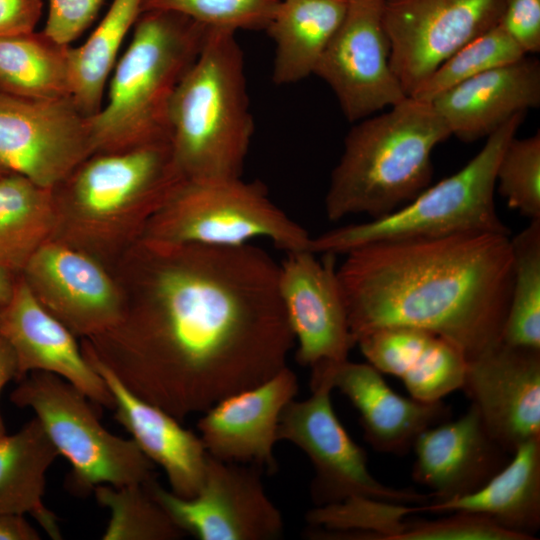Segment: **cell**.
<instances>
[{
  "mask_svg": "<svg viewBox=\"0 0 540 540\" xmlns=\"http://www.w3.org/2000/svg\"><path fill=\"white\" fill-rule=\"evenodd\" d=\"M110 271L123 316L80 345L180 422L287 366L295 339L264 250L139 239Z\"/></svg>",
  "mask_w": 540,
  "mask_h": 540,
  "instance_id": "1",
  "label": "cell"
},
{
  "mask_svg": "<svg viewBox=\"0 0 540 540\" xmlns=\"http://www.w3.org/2000/svg\"><path fill=\"white\" fill-rule=\"evenodd\" d=\"M344 255L337 275L355 345L393 326L433 332L467 360L501 342L513 276L510 234L379 242Z\"/></svg>",
  "mask_w": 540,
  "mask_h": 540,
  "instance_id": "2",
  "label": "cell"
},
{
  "mask_svg": "<svg viewBox=\"0 0 540 540\" xmlns=\"http://www.w3.org/2000/svg\"><path fill=\"white\" fill-rule=\"evenodd\" d=\"M183 179L170 142L95 152L52 188V239L111 270Z\"/></svg>",
  "mask_w": 540,
  "mask_h": 540,
  "instance_id": "3",
  "label": "cell"
},
{
  "mask_svg": "<svg viewBox=\"0 0 540 540\" xmlns=\"http://www.w3.org/2000/svg\"><path fill=\"white\" fill-rule=\"evenodd\" d=\"M450 136L432 103L412 96L353 123L331 172L327 218H379L411 201L430 185L432 153Z\"/></svg>",
  "mask_w": 540,
  "mask_h": 540,
  "instance_id": "4",
  "label": "cell"
},
{
  "mask_svg": "<svg viewBox=\"0 0 540 540\" xmlns=\"http://www.w3.org/2000/svg\"><path fill=\"white\" fill-rule=\"evenodd\" d=\"M209 29L175 12L140 13L110 75L100 110L87 117L93 153L170 142L173 96Z\"/></svg>",
  "mask_w": 540,
  "mask_h": 540,
  "instance_id": "5",
  "label": "cell"
},
{
  "mask_svg": "<svg viewBox=\"0 0 540 540\" xmlns=\"http://www.w3.org/2000/svg\"><path fill=\"white\" fill-rule=\"evenodd\" d=\"M170 145L186 179L240 178L254 133L236 31L210 27L170 106Z\"/></svg>",
  "mask_w": 540,
  "mask_h": 540,
  "instance_id": "6",
  "label": "cell"
},
{
  "mask_svg": "<svg viewBox=\"0 0 540 540\" xmlns=\"http://www.w3.org/2000/svg\"><path fill=\"white\" fill-rule=\"evenodd\" d=\"M525 114H518L486 138L459 171L429 185L411 201L383 217L349 224L310 240L315 254H346L368 244L437 238L463 233H504L508 227L495 205L496 169Z\"/></svg>",
  "mask_w": 540,
  "mask_h": 540,
  "instance_id": "7",
  "label": "cell"
},
{
  "mask_svg": "<svg viewBox=\"0 0 540 540\" xmlns=\"http://www.w3.org/2000/svg\"><path fill=\"white\" fill-rule=\"evenodd\" d=\"M265 238L286 252L306 250L311 237L274 204L259 182L186 179L147 223L140 239L166 244L235 247Z\"/></svg>",
  "mask_w": 540,
  "mask_h": 540,
  "instance_id": "8",
  "label": "cell"
},
{
  "mask_svg": "<svg viewBox=\"0 0 540 540\" xmlns=\"http://www.w3.org/2000/svg\"><path fill=\"white\" fill-rule=\"evenodd\" d=\"M10 401L30 408L50 440L71 464L68 487L86 495L101 484L114 487L154 479V463L136 442L110 433L89 398L53 373L33 371L20 379Z\"/></svg>",
  "mask_w": 540,
  "mask_h": 540,
  "instance_id": "9",
  "label": "cell"
},
{
  "mask_svg": "<svg viewBox=\"0 0 540 540\" xmlns=\"http://www.w3.org/2000/svg\"><path fill=\"white\" fill-rule=\"evenodd\" d=\"M311 395L292 399L283 409L277 431L278 441H287L302 450L312 463L310 485L316 507L341 503L350 498H366L396 504H427L432 494L397 489L380 483L368 469L367 456L349 436L331 403L325 383L311 385Z\"/></svg>",
  "mask_w": 540,
  "mask_h": 540,
  "instance_id": "10",
  "label": "cell"
},
{
  "mask_svg": "<svg viewBox=\"0 0 540 540\" xmlns=\"http://www.w3.org/2000/svg\"><path fill=\"white\" fill-rule=\"evenodd\" d=\"M262 469L207 457L203 482L192 498L148 486L172 520L199 540H273L282 536L280 510L268 496Z\"/></svg>",
  "mask_w": 540,
  "mask_h": 540,
  "instance_id": "11",
  "label": "cell"
},
{
  "mask_svg": "<svg viewBox=\"0 0 540 540\" xmlns=\"http://www.w3.org/2000/svg\"><path fill=\"white\" fill-rule=\"evenodd\" d=\"M504 0H383L390 64L410 96L449 56L499 24Z\"/></svg>",
  "mask_w": 540,
  "mask_h": 540,
  "instance_id": "12",
  "label": "cell"
},
{
  "mask_svg": "<svg viewBox=\"0 0 540 540\" xmlns=\"http://www.w3.org/2000/svg\"><path fill=\"white\" fill-rule=\"evenodd\" d=\"M382 6L383 0H349L314 71L331 88L351 123L407 97L390 64Z\"/></svg>",
  "mask_w": 540,
  "mask_h": 540,
  "instance_id": "13",
  "label": "cell"
},
{
  "mask_svg": "<svg viewBox=\"0 0 540 540\" xmlns=\"http://www.w3.org/2000/svg\"><path fill=\"white\" fill-rule=\"evenodd\" d=\"M93 154L87 117L71 98L0 94V164L47 188Z\"/></svg>",
  "mask_w": 540,
  "mask_h": 540,
  "instance_id": "14",
  "label": "cell"
},
{
  "mask_svg": "<svg viewBox=\"0 0 540 540\" xmlns=\"http://www.w3.org/2000/svg\"><path fill=\"white\" fill-rule=\"evenodd\" d=\"M21 275L38 302L80 340L112 329L123 316L124 296L112 272L64 243L47 241Z\"/></svg>",
  "mask_w": 540,
  "mask_h": 540,
  "instance_id": "15",
  "label": "cell"
},
{
  "mask_svg": "<svg viewBox=\"0 0 540 540\" xmlns=\"http://www.w3.org/2000/svg\"><path fill=\"white\" fill-rule=\"evenodd\" d=\"M287 252L279 265L278 289L295 343L296 359L310 369L348 359L355 346L341 291L336 255Z\"/></svg>",
  "mask_w": 540,
  "mask_h": 540,
  "instance_id": "16",
  "label": "cell"
},
{
  "mask_svg": "<svg viewBox=\"0 0 540 540\" xmlns=\"http://www.w3.org/2000/svg\"><path fill=\"white\" fill-rule=\"evenodd\" d=\"M508 453L540 437V350L502 341L467 360L462 388Z\"/></svg>",
  "mask_w": 540,
  "mask_h": 540,
  "instance_id": "17",
  "label": "cell"
},
{
  "mask_svg": "<svg viewBox=\"0 0 540 540\" xmlns=\"http://www.w3.org/2000/svg\"><path fill=\"white\" fill-rule=\"evenodd\" d=\"M0 337L15 354L16 381L33 371L53 373L94 405L114 409L106 382L85 358L77 338L38 302L21 274L10 298L0 304Z\"/></svg>",
  "mask_w": 540,
  "mask_h": 540,
  "instance_id": "18",
  "label": "cell"
},
{
  "mask_svg": "<svg viewBox=\"0 0 540 540\" xmlns=\"http://www.w3.org/2000/svg\"><path fill=\"white\" fill-rule=\"evenodd\" d=\"M297 392V376L285 366L265 382L217 402L197 422L207 454L276 472L280 415Z\"/></svg>",
  "mask_w": 540,
  "mask_h": 540,
  "instance_id": "19",
  "label": "cell"
},
{
  "mask_svg": "<svg viewBox=\"0 0 540 540\" xmlns=\"http://www.w3.org/2000/svg\"><path fill=\"white\" fill-rule=\"evenodd\" d=\"M325 383L353 404L367 442L377 451L406 454L418 435L450 417L442 401L422 402L397 394L382 373L369 363L348 359L322 363L311 369L310 386Z\"/></svg>",
  "mask_w": 540,
  "mask_h": 540,
  "instance_id": "20",
  "label": "cell"
},
{
  "mask_svg": "<svg viewBox=\"0 0 540 540\" xmlns=\"http://www.w3.org/2000/svg\"><path fill=\"white\" fill-rule=\"evenodd\" d=\"M412 448L415 453L412 477L431 490V502L478 490L512 456L489 435L472 404L458 419L422 431Z\"/></svg>",
  "mask_w": 540,
  "mask_h": 540,
  "instance_id": "21",
  "label": "cell"
},
{
  "mask_svg": "<svg viewBox=\"0 0 540 540\" xmlns=\"http://www.w3.org/2000/svg\"><path fill=\"white\" fill-rule=\"evenodd\" d=\"M81 349L114 398V419L129 432L147 458L163 469L172 493L181 498L194 497L203 482L208 457L199 435L131 393L94 355L82 346Z\"/></svg>",
  "mask_w": 540,
  "mask_h": 540,
  "instance_id": "22",
  "label": "cell"
},
{
  "mask_svg": "<svg viewBox=\"0 0 540 540\" xmlns=\"http://www.w3.org/2000/svg\"><path fill=\"white\" fill-rule=\"evenodd\" d=\"M451 136L487 138L508 120L540 105V62L525 56L479 74L431 101Z\"/></svg>",
  "mask_w": 540,
  "mask_h": 540,
  "instance_id": "23",
  "label": "cell"
},
{
  "mask_svg": "<svg viewBox=\"0 0 540 540\" xmlns=\"http://www.w3.org/2000/svg\"><path fill=\"white\" fill-rule=\"evenodd\" d=\"M356 345L379 372L401 379L416 400L441 401L462 388L465 355L433 332L405 326L384 327L361 336Z\"/></svg>",
  "mask_w": 540,
  "mask_h": 540,
  "instance_id": "24",
  "label": "cell"
},
{
  "mask_svg": "<svg viewBox=\"0 0 540 540\" xmlns=\"http://www.w3.org/2000/svg\"><path fill=\"white\" fill-rule=\"evenodd\" d=\"M416 513H471L484 516L523 540L540 527V437L521 444L486 484L467 495L415 506Z\"/></svg>",
  "mask_w": 540,
  "mask_h": 540,
  "instance_id": "25",
  "label": "cell"
},
{
  "mask_svg": "<svg viewBox=\"0 0 540 540\" xmlns=\"http://www.w3.org/2000/svg\"><path fill=\"white\" fill-rule=\"evenodd\" d=\"M349 0H281L265 29L274 42L272 80L290 85L314 74Z\"/></svg>",
  "mask_w": 540,
  "mask_h": 540,
  "instance_id": "26",
  "label": "cell"
},
{
  "mask_svg": "<svg viewBox=\"0 0 540 540\" xmlns=\"http://www.w3.org/2000/svg\"><path fill=\"white\" fill-rule=\"evenodd\" d=\"M58 456L36 417L0 437V514H29L53 539L61 538L58 519L43 497L47 471Z\"/></svg>",
  "mask_w": 540,
  "mask_h": 540,
  "instance_id": "27",
  "label": "cell"
},
{
  "mask_svg": "<svg viewBox=\"0 0 540 540\" xmlns=\"http://www.w3.org/2000/svg\"><path fill=\"white\" fill-rule=\"evenodd\" d=\"M52 188L8 171L0 176V270L22 273L36 251L52 239Z\"/></svg>",
  "mask_w": 540,
  "mask_h": 540,
  "instance_id": "28",
  "label": "cell"
},
{
  "mask_svg": "<svg viewBox=\"0 0 540 540\" xmlns=\"http://www.w3.org/2000/svg\"><path fill=\"white\" fill-rule=\"evenodd\" d=\"M71 47L36 30L0 37V94L71 98Z\"/></svg>",
  "mask_w": 540,
  "mask_h": 540,
  "instance_id": "29",
  "label": "cell"
},
{
  "mask_svg": "<svg viewBox=\"0 0 540 540\" xmlns=\"http://www.w3.org/2000/svg\"><path fill=\"white\" fill-rule=\"evenodd\" d=\"M143 0H113L105 16L84 44L71 47V99L86 117L104 101L110 75L125 37L141 13Z\"/></svg>",
  "mask_w": 540,
  "mask_h": 540,
  "instance_id": "30",
  "label": "cell"
},
{
  "mask_svg": "<svg viewBox=\"0 0 540 540\" xmlns=\"http://www.w3.org/2000/svg\"><path fill=\"white\" fill-rule=\"evenodd\" d=\"M511 244L512 287L501 341L540 350V220H531Z\"/></svg>",
  "mask_w": 540,
  "mask_h": 540,
  "instance_id": "31",
  "label": "cell"
},
{
  "mask_svg": "<svg viewBox=\"0 0 540 540\" xmlns=\"http://www.w3.org/2000/svg\"><path fill=\"white\" fill-rule=\"evenodd\" d=\"M93 493L110 512L102 540H176L186 535L155 499L148 482L121 487L101 484Z\"/></svg>",
  "mask_w": 540,
  "mask_h": 540,
  "instance_id": "32",
  "label": "cell"
},
{
  "mask_svg": "<svg viewBox=\"0 0 540 540\" xmlns=\"http://www.w3.org/2000/svg\"><path fill=\"white\" fill-rule=\"evenodd\" d=\"M527 54L499 24L472 39L443 61L410 95L431 102L445 91Z\"/></svg>",
  "mask_w": 540,
  "mask_h": 540,
  "instance_id": "33",
  "label": "cell"
},
{
  "mask_svg": "<svg viewBox=\"0 0 540 540\" xmlns=\"http://www.w3.org/2000/svg\"><path fill=\"white\" fill-rule=\"evenodd\" d=\"M496 189L509 208L540 220V132L516 135L507 143L496 169Z\"/></svg>",
  "mask_w": 540,
  "mask_h": 540,
  "instance_id": "34",
  "label": "cell"
},
{
  "mask_svg": "<svg viewBox=\"0 0 540 540\" xmlns=\"http://www.w3.org/2000/svg\"><path fill=\"white\" fill-rule=\"evenodd\" d=\"M281 0H143L141 12H175L209 27L265 30Z\"/></svg>",
  "mask_w": 540,
  "mask_h": 540,
  "instance_id": "35",
  "label": "cell"
},
{
  "mask_svg": "<svg viewBox=\"0 0 540 540\" xmlns=\"http://www.w3.org/2000/svg\"><path fill=\"white\" fill-rule=\"evenodd\" d=\"M437 520L405 521L389 524L374 540H523L490 519L471 513H449Z\"/></svg>",
  "mask_w": 540,
  "mask_h": 540,
  "instance_id": "36",
  "label": "cell"
},
{
  "mask_svg": "<svg viewBox=\"0 0 540 540\" xmlns=\"http://www.w3.org/2000/svg\"><path fill=\"white\" fill-rule=\"evenodd\" d=\"M104 0H49L42 30L62 44H70L90 26Z\"/></svg>",
  "mask_w": 540,
  "mask_h": 540,
  "instance_id": "37",
  "label": "cell"
},
{
  "mask_svg": "<svg viewBox=\"0 0 540 540\" xmlns=\"http://www.w3.org/2000/svg\"><path fill=\"white\" fill-rule=\"evenodd\" d=\"M499 23L527 55L540 51V0H504Z\"/></svg>",
  "mask_w": 540,
  "mask_h": 540,
  "instance_id": "38",
  "label": "cell"
},
{
  "mask_svg": "<svg viewBox=\"0 0 540 540\" xmlns=\"http://www.w3.org/2000/svg\"><path fill=\"white\" fill-rule=\"evenodd\" d=\"M42 0H0V37L36 30Z\"/></svg>",
  "mask_w": 540,
  "mask_h": 540,
  "instance_id": "39",
  "label": "cell"
},
{
  "mask_svg": "<svg viewBox=\"0 0 540 540\" xmlns=\"http://www.w3.org/2000/svg\"><path fill=\"white\" fill-rule=\"evenodd\" d=\"M38 531L20 514H0V540H39Z\"/></svg>",
  "mask_w": 540,
  "mask_h": 540,
  "instance_id": "40",
  "label": "cell"
},
{
  "mask_svg": "<svg viewBox=\"0 0 540 540\" xmlns=\"http://www.w3.org/2000/svg\"><path fill=\"white\" fill-rule=\"evenodd\" d=\"M17 378L16 357L9 344L0 337V393L8 382ZM7 434L3 417L0 413V437Z\"/></svg>",
  "mask_w": 540,
  "mask_h": 540,
  "instance_id": "41",
  "label": "cell"
},
{
  "mask_svg": "<svg viewBox=\"0 0 540 540\" xmlns=\"http://www.w3.org/2000/svg\"><path fill=\"white\" fill-rule=\"evenodd\" d=\"M15 277L6 271L0 270V304L6 302L12 295Z\"/></svg>",
  "mask_w": 540,
  "mask_h": 540,
  "instance_id": "42",
  "label": "cell"
},
{
  "mask_svg": "<svg viewBox=\"0 0 540 540\" xmlns=\"http://www.w3.org/2000/svg\"><path fill=\"white\" fill-rule=\"evenodd\" d=\"M9 170H7L5 167H3L1 164H0V176H2L3 174H5L6 172H8Z\"/></svg>",
  "mask_w": 540,
  "mask_h": 540,
  "instance_id": "43",
  "label": "cell"
}]
</instances>
